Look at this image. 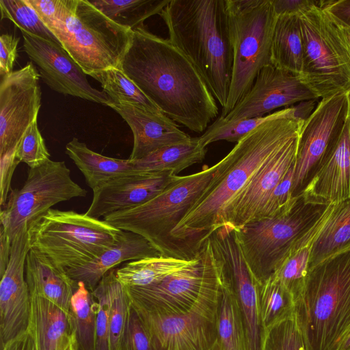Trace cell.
Returning a JSON list of instances; mask_svg holds the SVG:
<instances>
[{
  "label": "cell",
  "mask_w": 350,
  "mask_h": 350,
  "mask_svg": "<svg viewBox=\"0 0 350 350\" xmlns=\"http://www.w3.org/2000/svg\"><path fill=\"white\" fill-rule=\"evenodd\" d=\"M120 69L165 115L192 131L203 132L218 115L215 98L194 66L144 26L133 31Z\"/></svg>",
  "instance_id": "obj_1"
},
{
  "label": "cell",
  "mask_w": 350,
  "mask_h": 350,
  "mask_svg": "<svg viewBox=\"0 0 350 350\" xmlns=\"http://www.w3.org/2000/svg\"><path fill=\"white\" fill-rule=\"evenodd\" d=\"M304 120L296 116L294 107L284 108L240 139L219 161L215 174L174 237L198 251L215 230L224 206L271 157L299 134Z\"/></svg>",
  "instance_id": "obj_2"
},
{
  "label": "cell",
  "mask_w": 350,
  "mask_h": 350,
  "mask_svg": "<svg viewBox=\"0 0 350 350\" xmlns=\"http://www.w3.org/2000/svg\"><path fill=\"white\" fill-rule=\"evenodd\" d=\"M159 15L168 40L194 66L224 108L233 63L226 0H170Z\"/></svg>",
  "instance_id": "obj_3"
},
{
  "label": "cell",
  "mask_w": 350,
  "mask_h": 350,
  "mask_svg": "<svg viewBox=\"0 0 350 350\" xmlns=\"http://www.w3.org/2000/svg\"><path fill=\"white\" fill-rule=\"evenodd\" d=\"M334 205L310 200L301 193L289 209L234 229L256 284L268 280L290 254L312 242Z\"/></svg>",
  "instance_id": "obj_4"
},
{
  "label": "cell",
  "mask_w": 350,
  "mask_h": 350,
  "mask_svg": "<svg viewBox=\"0 0 350 350\" xmlns=\"http://www.w3.org/2000/svg\"><path fill=\"white\" fill-rule=\"evenodd\" d=\"M295 318L307 350H334L350 328V247L308 269Z\"/></svg>",
  "instance_id": "obj_5"
},
{
  "label": "cell",
  "mask_w": 350,
  "mask_h": 350,
  "mask_svg": "<svg viewBox=\"0 0 350 350\" xmlns=\"http://www.w3.org/2000/svg\"><path fill=\"white\" fill-rule=\"evenodd\" d=\"M219 162L195 174L177 176L156 197L140 206L116 212L104 220L145 238L161 254L190 260L198 252L174 237V232L213 178Z\"/></svg>",
  "instance_id": "obj_6"
},
{
  "label": "cell",
  "mask_w": 350,
  "mask_h": 350,
  "mask_svg": "<svg viewBox=\"0 0 350 350\" xmlns=\"http://www.w3.org/2000/svg\"><path fill=\"white\" fill-rule=\"evenodd\" d=\"M233 63L224 118L250 90L260 70L271 63L278 18L271 0H226Z\"/></svg>",
  "instance_id": "obj_7"
},
{
  "label": "cell",
  "mask_w": 350,
  "mask_h": 350,
  "mask_svg": "<svg viewBox=\"0 0 350 350\" xmlns=\"http://www.w3.org/2000/svg\"><path fill=\"white\" fill-rule=\"evenodd\" d=\"M28 230L30 248L65 271L93 260L113 246L124 231L85 213L54 208Z\"/></svg>",
  "instance_id": "obj_8"
},
{
  "label": "cell",
  "mask_w": 350,
  "mask_h": 350,
  "mask_svg": "<svg viewBox=\"0 0 350 350\" xmlns=\"http://www.w3.org/2000/svg\"><path fill=\"white\" fill-rule=\"evenodd\" d=\"M224 260L208 237L194 260L160 282L145 286L126 287L132 303L166 315L184 314L201 301L222 291Z\"/></svg>",
  "instance_id": "obj_9"
},
{
  "label": "cell",
  "mask_w": 350,
  "mask_h": 350,
  "mask_svg": "<svg viewBox=\"0 0 350 350\" xmlns=\"http://www.w3.org/2000/svg\"><path fill=\"white\" fill-rule=\"evenodd\" d=\"M53 34L88 76L120 69L133 31L119 25L89 0H78L73 15Z\"/></svg>",
  "instance_id": "obj_10"
},
{
  "label": "cell",
  "mask_w": 350,
  "mask_h": 350,
  "mask_svg": "<svg viewBox=\"0 0 350 350\" xmlns=\"http://www.w3.org/2000/svg\"><path fill=\"white\" fill-rule=\"evenodd\" d=\"M304 44L303 83L319 98L350 89V60L329 15L314 1L298 14Z\"/></svg>",
  "instance_id": "obj_11"
},
{
  "label": "cell",
  "mask_w": 350,
  "mask_h": 350,
  "mask_svg": "<svg viewBox=\"0 0 350 350\" xmlns=\"http://www.w3.org/2000/svg\"><path fill=\"white\" fill-rule=\"evenodd\" d=\"M86 195L87 191L72 180L64 161L49 159L29 168L23 187L11 189L1 210V226L12 242L21 230L33 226L53 206Z\"/></svg>",
  "instance_id": "obj_12"
},
{
  "label": "cell",
  "mask_w": 350,
  "mask_h": 350,
  "mask_svg": "<svg viewBox=\"0 0 350 350\" xmlns=\"http://www.w3.org/2000/svg\"><path fill=\"white\" fill-rule=\"evenodd\" d=\"M221 292L198 303L184 314L149 311L131 301L153 350H221L217 327Z\"/></svg>",
  "instance_id": "obj_13"
},
{
  "label": "cell",
  "mask_w": 350,
  "mask_h": 350,
  "mask_svg": "<svg viewBox=\"0 0 350 350\" xmlns=\"http://www.w3.org/2000/svg\"><path fill=\"white\" fill-rule=\"evenodd\" d=\"M347 118L346 92L322 98L316 109L305 119L298 139L293 198L302 193L325 161L340 138Z\"/></svg>",
  "instance_id": "obj_14"
},
{
  "label": "cell",
  "mask_w": 350,
  "mask_h": 350,
  "mask_svg": "<svg viewBox=\"0 0 350 350\" xmlns=\"http://www.w3.org/2000/svg\"><path fill=\"white\" fill-rule=\"evenodd\" d=\"M39 79L31 62L1 77L0 157L16 152L28 128L38 120L42 95Z\"/></svg>",
  "instance_id": "obj_15"
},
{
  "label": "cell",
  "mask_w": 350,
  "mask_h": 350,
  "mask_svg": "<svg viewBox=\"0 0 350 350\" xmlns=\"http://www.w3.org/2000/svg\"><path fill=\"white\" fill-rule=\"evenodd\" d=\"M210 239L224 262L225 275L237 303L246 350H262L266 329L259 311L256 282L245 264L234 228L222 225Z\"/></svg>",
  "instance_id": "obj_16"
},
{
  "label": "cell",
  "mask_w": 350,
  "mask_h": 350,
  "mask_svg": "<svg viewBox=\"0 0 350 350\" xmlns=\"http://www.w3.org/2000/svg\"><path fill=\"white\" fill-rule=\"evenodd\" d=\"M20 31L25 52L51 90L108 107L113 104L107 94L90 84L88 75L60 44Z\"/></svg>",
  "instance_id": "obj_17"
},
{
  "label": "cell",
  "mask_w": 350,
  "mask_h": 350,
  "mask_svg": "<svg viewBox=\"0 0 350 350\" xmlns=\"http://www.w3.org/2000/svg\"><path fill=\"white\" fill-rule=\"evenodd\" d=\"M299 135L271 157L221 211L215 230L237 229L258 218L271 194L295 164Z\"/></svg>",
  "instance_id": "obj_18"
},
{
  "label": "cell",
  "mask_w": 350,
  "mask_h": 350,
  "mask_svg": "<svg viewBox=\"0 0 350 350\" xmlns=\"http://www.w3.org/2000/svg\"><path fill=\"white\" fill-rule=\"evenodd\" d=\"M29 250V230L25 226L12 242L10 261L1 277V349L29 330L31 301L25 278V264Z\"/></svg>",
  "instance_id": "obj_19"
},
{
  "label": "cell",
  "mask_w": 350,
  "mask_h": 350,
  "mask_svg": "<svg viewBox=\"0 0 350 350\" xmlns=\"http://www.w3.org/2000/svg\"><path fill=\"white\" fill-rule=\"evenodd\" d=\"M317 97L292 72L269 64L258 72L250 90L224 117L225 122L265 116L281 107Z\"/></svg>",
  "instance_id": "obj_20"
},
{
  "label": "cell",
  "mask_w": 350,
  "mask_h": 350,
  "mask_svg": "<svg viewBox=\"0 0 350 350\" xmlns=\"http://www.w3.org/2000/svg\"><path fill=\"white\" fill-rule=\"evenodd\" d=\"M177 177L172 172L133 173L112 179L93 191L87 215L100 218L128 210L150 201Z\"/></svg>",
  "instance_id": "obj_21"
},
{
  "label": "cell",
  "mask_w": 350,
  "mask_h": 350,
  "mask_svg": "<svg viewBox=\"0 0 350 350\" xmlns=\"http://www.w3.org/2000/svg\"><path fill=\"white\" fill-rule=\"evenodd\" d=\"M109 107L124 120L133 133V146L129 157L131 161L192 138L163 113H152L131 105H111Z\"/></svg>",
  "instance_id": "obj_22"
},
{
  "label": "cell",
  "mask_w": 350,
  "mask_h": 350,
  "mask_svg": "<svg viewBox=\"0 0 350 350\" xmlns=\"http://www.w3.org/2000/svg\"><path fill=\"white\" fill-rule=\"evenodd\" d=\"M302 194L319 203L337 204L350 199V132L348 120L325 161Z\"/></svg>",
  "instance_id": "obj_23"
},
{
  "label": "cell",
  "mask_w": 350,
  "mask_h": 350,
  "mask_svg": "<svg viewBox=\"0 0 350 350\" xmlns=\"http://www.w3.org/2000/svg\"><path fill=\"white\" fill-rule=\"evenodd\" d=\"M161 256V253L141 235L123 231L120 239L93 260L66 271L75 282H82L92 292L103 278L123 262Z\"/></svg>",
  "instance_id": "obj_24"
},
{
  "label": "cell",
  "mask_w": 350,
  "mask_h": 350,
  "mask_svg": "<svg viewBox=\"0 0 350 350\" xmlns=\"http://www.w3.org/2000/svg\"><path fill=\"white\" fill-rule=\"evenodd\" d=\"M25 278L30 296L45 299L69 313L77 283L48 256L30 248L25 264Z\"/></svg>",
  "instance_id": "obj_25"
},
{
  "label": "cell",
  "mask_w": 350,
  "mask_h": 350,
  "mask_svg": "<svg viewBox=\"0 0 350 350\" xmlns=\"http://www.w3.org/2000/svg\"><path fill=\"white\" fill-rule=\"evenodd\" d=\"M29 330L36 350H68L73 334L69 314L51 301L31 297Z\"/></svg>",
  "instance_id": "obj_26"
},
{
  "label": "cell",
  "mask_w": 350,
  "mask_h": 350,
  "mask_svg": "<svg viewBox=\"0 0 350 350\" xmlns=\"http://www.w3.org/2000/svg\"><path fill=\"white\" fill-rule=\"evenodd\" d=\"M66 153L83 174L86 184L92 190L112 179L135 173L129 159L102 155L76 137L66 145Z\"/></svg>",
  "instance_id": "obj_27"
},
{
  "label": "cell",
  "mask_w": 350,
  "mask_h": 350,
  "mask_svg": "<svg viewBox=\"0 0 350 350\" xmlns=\"http://www.w3.org/2000/svg\"><path fill=\"white\" fill-rule=\"evenodd\" d=\"M271 63L301 77L304 44L298 14L278 16L272 37Z\"/></svg>",
  "instance_id": "obj_28"
},
{
  "label": "cell",
  "mask_w": 350,
  "mask_h": 350,
  "mask_svg": "<svg viewBox=\"0 0 350 350\" xmlns=\"http://www.w3.org/2000/svg\"><path fill=\"white\" fill-rule=\"evenodd\" d=\"M350 247V199L334 204L310 247L308 269Z\"/></svg>",
  "instance_id": "obj_29"
},
{
  "label": "cell",
  "mask_w": 350,
  "mask_h": 350,
  "mask_svg": "<svg viewBox=\"0 0 350 350\" xmlns=\"http://www.w3.org/2000/svg\"><path fill=\"white\" fill-rule=\"evenodd\" d=\"M206 148L199 142V137L165 147L140 159L131 161L135 173H161L176 174L191 165L203 161Z\"/></svg>",
  "instance_id": "obj_30"
},
{
  "label": "cell",
  "mask_w": 350,
  "mask_h": 350,
  "mask_svg": "<svg viewBox=\"0 0 350 350\" xmlns=\"http://www.w3.org/2000/svg\"><path fill=\"white\" fill-rule=\"evenodd\" d=\"M195 258L190 260L163 256L145 258L124 264L116 269V275L126 287L148 286L189 265Z\"/></svg>",
  "instance_id": "obj_31"
},
{
  "label": "cell",
  "mask_w": 350,
  "mask_h": 350,
  "mask_svg": "<svg viewBox=\"0 0 350 350\" xmlns=\"http://www.w3.org/2000/svg\"><path fill=\"white\" fill-rule=\"evenodd\" d=\"M109 19L132 31L144 26L149 17L159 14L170 0H89Z\"/></svg>",
  "instance_id": "obj_32"
},
{
  "label": "cell",
  "mask_w": 350,
  "mask_h": 350,
  "mask_svg": "<svg viewBox=\"0 0 350 350\" xmlns=\"http://www.w3.org/2000/svg\"><path fill=\"white\" fill-rule=\"evenodd\" d=\"M96 308L92 292L77 282L68 313L77 350H95Z\"/></svg>",
  "instance_id": "obj_33"
},
{
  "label": "cell",
  "mask_w": 350,
  "mask_h": 350,
  "mask_svg": "<svg viewBox=\"0 0 350 350\" xmlns=\"http://www.w3.org/2000/svg\"><path fill=\"white\" fill-rule=\"evenodd\" d=\"M92 77L100 83L112 105H131L152 113H163L121 69H108Z\"/></svg>",
  "instance_id": "obj_34"
},
{
  "label": "cell",
  "mask_w": 350,
  "mask_h": 350,
  "mask_svg": "<svg viewBox=\"0 0 350 350\" xmlns=\"http://www.w3.org/2000/svg\"><path fill=\"white\" fill-rule=\"evenodd\" d=\"M217 327L221 350H246L237 303L226 280L224 269L222 293L218 308Z\"/></svg>",
  "instance_id": "obj_35"
},
{
  "label": "cell",
  "mask_w": 350,
  "mask_h": 350,
  "mask_svg": "<svg viewBox=\"0 0 350 350\" xmlns=\"http://www.w3.org/2000/svg\"><path fill=\"white\" fill-rule=\"evenodd\" d=\"M256 286L259 311L265 329L295 315L294 297L276 278L271 275Z\"/></svg>",
  "instance_id": "obj_36"
},
{
  "label": "cell",
  "mask_w": 350,
  "mask_h": 350,
  "mask_svg": "<svg viewBox=\"0 0 350 350\" xmlns=\"http://www.w3.org/2000/svg\"><path fill=\"white\" fill-rule=\"evenodd\" d=\"M104 277L109 298V350H119L131 306L130 297L126 287L117 278L116 269Z\"/></svg>",
  "instance_id": "obj_37"
},
{
  "label": "cell",
  "mask_w": 350,
  "mask_h": 350,
  "mask_svg": "<svg viewBox=\"0 0 350 350\" xmlns=\"http://www.w3.org/2000/svg\"><path fill=\"white\" fill-rule=\"evenodd\" d=\"M0 10L1 20L7 18L19 29L61 45L59 40L44 24L27 0H0Z\"/></svg>",
  "instance_id": "obj_38"
},
{
  "label": "cell",
  "mask_w": 350,
  "mask_h": 350,
  "mask_svg": "<svg viewBox=\"0 0 350 350\" xmlns=\"http://www.w3.org/2000/svg\"><path fill=\"white\" fill-rule=\"evenodd\" d=\"M311 243L290 254L272 275L292 294L295 301L300 297L305 285Z\"/></svg>",
  "instance_id": "obj_39"
},
{
  "label": "cell",
  "mask_w": 350,
  "mask_h": 350,
  "mask_svg": "<svg viewBox=\"0 0 350 350\" xmlns=\"http://www.w3.org/2000/svg\"><path fill=\"white\" fill-rule=\"evenodd\" d=\"M275 115V111L262 117L245 118L230 122H225L219 117L199 137V142L205 148L208 144L220 140L237 143L251 131L272 118Z\"/></svg>",
  "instance_id": "obj_40"
},
{
  "label": "cell",
  "mask_w": 350,
  "mask_h": 350,
  "mask_svg": "<svg viewBox=\"0 0 350 350\" xmlns=\"http://www.w3.org/2000/svg\"><path fill=\"white\" fill-rule=\"evenodd\" d=\"M262 350H307L295 315L266 328Z\"/></svg>",
  "instance_id": "obj_41"
},
{
  "label": "cell",
  "mask_w": 350,
  "mask_h": 350,
  "mask_svg": "<svg viewBox=\"0 0 350 350\" xmlns=\"http://www.w3.org/2000/svg\"><path fill=\"white\" fill-rule=\"evenodd\" d=\"M53 33L73 15L78 0H27Z\"/></svg>",
  "instance_id": "obj_42"
},
{
  "label": "cell",
  "mask_w": 350,
  "mask_h": 350,
  "mask_svg": "<svg viewBox=\"0 0 350 350\" xmlns=\"http://www.w3.org/2000/svg\"><path fill=\"white\" fill-rule=\"evenodd\" d=\"M16 156L29 168L40 166L50 159L51 154L39 131L38 120L27 130L16 149Z\"/></svg>",
  "instance_id": "obj_43"
},
{
  "label": "cell",
  "mask_w": 350,
  "mask_h": 350,
  "mask_svg": "<svg viewBox=\"0 0 350 350\" xmlns=\"http://www.w3.org/2000/svg\"><path fill=\"white\" fill-rule=\"evenodd\" d=\"M92 293L96 301L95 350H109V298L105 277Z\"/></svg>",
  "instance_id": "obj_44"
},
{
  "label": "cell",
  "mask_w": 350,
  "mask_h": 350,
  "mask_svg": "<svg viewBox=\"0 0 350 350\" xmlns=\"http://www.w3.org/2000/svg\"><path fill=\"white\" fill-rule=\"evenodd\" d=\"M294 167L295 165L274 189L256 219L276 215L289 209L295 204L297 196H292Z\"/></svg>",
  "instance_id": "obj_45"
},
{
  "label": "cell",
  "mask_w": 350,
  "mask_h": 350,
  "mask_svg": "<svg viewBox=\"0 0 350 350\" xmlns=\"http://www.w3.org/2000/svg\"><path fill=\"white\" fill-rule=\"evenodd\" d=\"M119 350H153L149 336L131 304Z\"/></svg>",
  "instance_id": "obj_46"
},
{
  "label": "cell",
  "mask_w": 350,
  "mask_h": 350,
  "mask_svg": "<svg viewBox=\"0 0 350 350\" xmlns=\"http://www.w3.org/2000/svg\"><path fill=\"white\" fill-rule=\"evenodd\" d=\"M21 162L16 152L7 153L0 157V205L1 208L7 202L11 191V181L17 165Z\"/></svg>",
  "instance_id": "obj_47"
},
{
  "label": "cell",
  "mask_w": 350,
  "mask_h": 350,
  "mask_svg": "<svg viewBox=\"0 0 350 350\" xmlns=\"http://www.w3.org/2000/svg\"><path fill=\"white\" fill-rule=\"evenodd\" d=\"M19 38L10 33L0 37V75L1 77L12 72L14 62L18 56L17 46Z\"/></svg>",
  "instance_id": "obj_48"
},
{
  "label": "cell",
  "mask_w": 350,
  "mask_h": 350,
  "mask_svg": "<svg viewBox=\"0 0 350 350\" xmlns=\"http://www.w3.org/2000/svg\"><path fill=\"white\" fill-rule=\"evenodd\" d=\"M319 5L332 19L350 28V0L320 1Z\"/></svg>",
  "instance_id": "obj_49"
},
{
  "label": "cell",
  "mask_w": 350,
  "mask_h": 350,
  "mask_svg": "<svg viewBox=\"0 0 350 350\" xmlns=\"http://www.w3.org/2000/svg\"><path fill=\"white\" fill-rule=\"evenodd\" d=\"M313 1L310 0H271V3L275 14L280 16L297 14Z\"/></svg>",
  "instance_id": "obj_50"
},
{
  "label": "cell",
  "mask_w": 350,
  "mask_h": 350,
  "mask_svg": "<svg viewBox=\"0 0 350 350\" xmlns=\"http://www.w3.org/2000/svg\"><path fill=\"white\" fill-rule=\"evenodd\" d=\"M12 241L5 232L2 226L0 228V276L1 277L10 261Z\"/></svg>",
  "instance_id": "obj_51"
},
{
  "label": "cell",
  "mask_w": 350,
  "mask_h": 350,
  "mask_svg": "<svg viewBox=\"0 0 350 350\" xmlns=\"http://www.w3.org/2000/svg\"><path fill=\"white\" fill-rule=\"evenodd\" d=\"M1 350H36L34 339L28 330L18 338L8 342Z\"/></svg>",
  "instance_id": "obj_52"
},
{
  "label": "cell",
  "mask_w": 350,
  "mask_h": 350,
  "mask_svg": "<svg viewBox=\"0 0 350 350\" xmlns=\"http://www.w3.org/2000/svg\"><path fill=\"white\" fill-rule=\"evenodd\" d=\"M331 20L334 24L337 35L340 38L350 60V28L336 23L332 18Z\"/></svg>",
  "instance_id": "obj_53"
},
{
  "label": "cell",
  "mask_w": 350,
  "mask_h": 350,
  "mask_svg": "<svg viewBox=\"0 0 350 350\" xmlns=\"http://www.w3.org/2000/svg\"><path fill=\"white\" fill-rule=\"evenodd\" d=\"M334 350H350V328L343 335Z\"/></svg>",
  "instance_id": "obj_54"
},
{
  "label": "cell",
  "mask_w": 350,
  "mask_h": 350,
  "mask_svg": "<svg viewBox=\"0 0 350 350\" xmlns=\"http://www.w3.org/2000/svg\"><path fill=\"white\" fill-rule=\"evenodd\" d=\"M347 101H348V124L349 128V132H350V89L347 92Z\"/></svg>",
  "instance_id": "obj_55"
},
{
  "label": "cell",
  "mask_w": 350,
  "mask_h": 350,
  "mask_svg": "<svg viewBox=\"0 0 350 350\" xmlns=\"http://www.w3.org/2000/svg\"><path fill=\"white\" fill-rule=\"evenodd\" d=\"M68 350H77L74 335H73V338H72V342H71V344H70V346Z\"/></svg>",
  "instance_id": "obj_56"
}]
</instances>
